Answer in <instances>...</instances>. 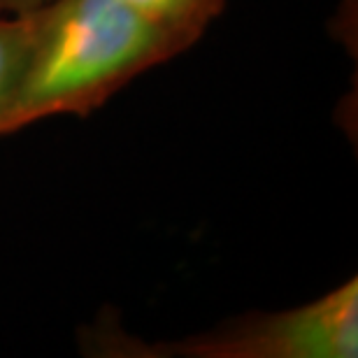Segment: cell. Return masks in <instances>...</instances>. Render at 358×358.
Segmentation results:
<instances>
[{
	"label": "cell",
	"mask_w": 358,
	"mask_h": 358,
	"mask_svg": "<svg viewBox=\"0 0 358 358\" xmlns=\"http://www.w3.org/2000/svg\"><path fill=\"white\" fill-rule=\"evenodd\" d=\"M28 52L0 110V138L52 117H89L193 47L121 0H49L28 12Z\"/></svg>",
	"instance_id": "obj_1"
},
{
	"label": "cell",
	"mask_w": 358,
	"mask_h": 358,
	"mask_svg": "<svg viewBox=\"0 0 358 358\" xmlns=\"http://www.w3.org/2000/svg\"><path fill=\"white\" fill-rule=\"evenodd\" d=\"M103 356L175 358H356L358 279L352 277L310 303L277 312H245L207 331L163 345L98 347Z\"/></svg>",
	"instance_id": "obj_2"
},
{
	"label": "cell",
	"mask_w": 358,
	"mask_h": 358,
	"mask_svg": "<svg viewBox=\"0 0 358 358\" xmlns=\"http://www.w3.org/2000/svg\"><path fill=\"white\" fill-rule=\"evenodd\" d=\"M152 24L184 35L193 45L226 10L228 0H121Z\"/></svg>",
	"instance_id": "obj_3"
},
{
	"label": "cell",
	"mask_w": 358,
	"mask_h": 358,
	"mask_svg": "<svg viewBox=\"0 0 358 358\" xmlns=\"http://www.w3.org/2000/svg\"><path fill=\"white\" fill-rule=\"evenodd\" d=\"M31 24L28 14L24 17H0V110L19 80L28 52Z\"/></svg>",
	"instance_id": "obj_4"
},
{
	"label": "cell",
	"mask_w": 358,
	"mask_h": 358,
	"mask_svg": "<svg viewBox=\"0 0 358 358\" xmlns=\"http://www.w3.org/2000/svg\"><path fill=\"white\" fill-rule=\"evenodd\" d=\"M47 3L49 0H0V17H24Z\"/></svg>",
	"instance_id": "obj_5"
}]
</instances>
